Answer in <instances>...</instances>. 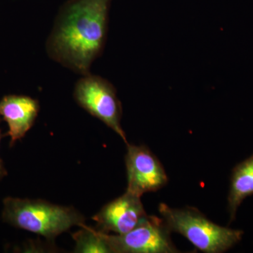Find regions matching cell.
<instances>
[{
	"mask_svg": "<svg viewBox=\"0 0 253 253\" xmlns=\"http://www.w3.org/2000/svg\"><path fill=\"white\" fill-rule=\"evenodd\" d=\"M112 0H68L61 6L46 41L51 59L86 76L104 51Z\"/></svg>",
	"mask_w": 253,
	"mask_h": 253,
	"instance_id": "6da1fadb",
	"label": "cell"
},
{
	"mask_svg": "<svg viewBox=\"0 0 253 253\" xmlns=\"http://www.w3.org/2000/svg\"><path fill=\"white\" fill-rule=\"evenodd\" d=\"M1 218L17 229L44 236L48 240L84 224V218L72 207L42 201L7 197L3 200Z\"/></svg>",
	"mask_w": 253,
	"mask_h": 253,
	"instance_id": "7a4b0ae2",
	"label": "cell"
},
{
	"mask_svg": "<svg viewBox=\"0 0 253 253\" xmlns=\"http://www.w3.org/2000/svg\"><path fill=\"white\" fill-rule=\"evenodd\" d=\"M158 211L171 232L184 236L204 253L226 252L239 244L244 235L243 231L214 224L194 208L178 209L161 204Z\"/></svg>",
	"mask_w": 253,
	"mask_h": 253,
	"instance_id": "3957f363",
	"label": "cell"
},
{
	"mask_svg": "<svg viewBox=\"0 0 253 253\" xmlns=\"http://www.w3.org/2000/svg\"><path fill=\"white\" fill-rule=\"evenodd\" d=\"M73 97L86 112L113 129L128 144L121 126L123 109L117 91L108 80L90 73L76 83Z\"/></svg>",
	"mask_w": 253,
	"mask_h": 253,
	"instance_id": "277c9868",
	"label": "cell"
},
{
	"mask_svg": "<svg viewBox=\"0 0 253 253\" xmlns=\"http://www.w3.org/2000/svg\"><path fill=\"white\" fill-rule=\"evenodd\" d=\"M170 233L163 218L147 215L126 234L104 233V236L111 253H179L172 244Z\"/></svg>",
	"mask_w": 253,
	"mask_h": 253,
	"instance_id": "5b68a950",
	"label": "cell"
},
{
	"mask_svg": "<svg viewBox=\"0 0 253 253\" xmlns=\"http://www.w3.org/2000/svg\"><path fill=\"white\" fill-rule=\"evenodd\" d=\"M126 156L127 188L126 191L141 197L155 192L167 184L164 168L157 157L146 146L126 144Z\"/></svg>",
	"mask_w": 253,
	"mask_h": 253,
	"instance_id": "8992f818",
	"label": "cell"
},
{
	"mask_svg": "<svg viewBox=\"0 0 253 253\" xmlns=\"http://www.w3.org/2000/svg\"><path fill=\"white\" fill-rule=\"evenodd\" d=\"M146 216L141 197L126 191L104 206L92 219L101 232L122 235L139 225Z\"/></svg>",
	"mask_w": 253,
	"mask_h": 253,
	"instance_id": "52a82bcc",
	"label": "cell"
},
{
	"mask_svg": "<svg viewBox=\"0 0 253 253\" xmlns=\"http://www.w3.org/2000/svg\"><path fill=\"white\" fill-rule=\"evenodd\" d=\"M40 112L39 101L24 95H6L0 101V116L6 121L10 146L23 139L34 126Z\"/></svg>",
	"mask_w": 253,
	"mask_h": 253,
	"instance_id": "ba28073f",
	"label": "cell"
},
{
	"mask_svg": "<svg viewBox=\"0 0 253 253\" xmlns=\"http://www.w3.org/2000/svg\"><path fill=\"white\" fill-rule=\"evenodd\" d=\"M251 196H253V154L233 169L228 196L230 223L235 219L236 212L243 201Z\"/></svg>",
	"mask_w": 253,
	"mask_h": 253,
	"instance_id": "9c48e42d",
	"label": "cell"
},
{
	"mask_svg": "<svg viewBox=\"0 0 253 253\" xmlns=\"http://www.w3.org/2000/svg\"><path fill=\"white\" fill-rule=\"evenodd\" d=\"M81 230L73 235L76 242L74 253H111L104 233L95 230L83 224Z\"/></svg>",
	"mask_w": 253,
	"mask_h": 253,
	"instance_id": "30bf717a",
	"label": "cell"
},
{
	"mask_svg": "<svg viewBox=\"0 0 253 253\" xmlns=\"http://www.w3.org/2000/svg\"><path fill=\"white\" fill-rule=\"evenodd\" d=\"M1 121V119H0ZM1 129H0V141H1ZM7 175V171H6V168L4 167V163H3L2 160L0 157V180L2 179L3 178L5 177Z\"/></svg>",
	"mask_w": 253,
	"mask_h": 253,
	"instance_id": "8fae6325",
	"label": "cell"
}]
</instances>
